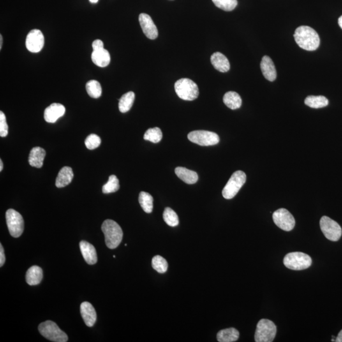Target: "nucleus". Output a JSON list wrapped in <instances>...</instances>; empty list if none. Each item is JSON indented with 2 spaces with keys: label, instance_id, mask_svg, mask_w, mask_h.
Listing matches in <instances>:
<instances>
[{
  "label": "nucleus",
  "instance_id": "obj_4",
  "mask_svg": "<svg viewBox=\"0 0 342 342\" xmlns=\"http://www.w3.org/2000/svg\"><path fill=\"white\" fill-rule=\"evenodd\" d=\"M39 333L45 338L54 342H66L68 336L54 321H47L39 325Z\"/></svg>",
  "mask_w": 342,
  "mask_h": 342
},
{
  "label": "nucleus",
  "instance_id": "obj_28",
  "mask_svg": "<svg viewBox=\"0 0 342 342\" xmlns=\"http://www.w3.org/2000/svg\"><path fill=\"white\" fill-rule=\"evenodd\" d=\"M139 202L141 207L146 213H151L154 207V198L149 193L142 191L139 195Z\"/></svg>",
  "mask_w": 342,
  "mask_h": 342
},
{
  "label": "nucleus",
  "instance_id": "obj_27",
  "mask_svg": "<svg viewBox=\"0 0 342 342\" xmlns=\"http://www.w3.org/2000/svg\"><path fill=\"white\" fill-rule=\"evenodd\" d=\"M308 107L313 108H321L327 107L329 101L324 96H309L304 101Z\"/></svg>",
  "mask_w": 342,
  "mask_h": 342
},
{
  "label": "nucleus",
  "instance_id": "obj_16",
  "mask_svg": "<svg viewBox=\"0 0 342 342\" xmlns=\"http://www.w3.org/2000/svg\"><path fill=\"white\" fill-rule=\"evenodd\" d=\"M260 69L263 76L267 80L272 82L276 80L277 77L276 68L271 58L267 55L262 57V61L260 62Z\"/></svg>",
  "mask_w": 342,
  "mask_h": 342
},
{
  "label": "nucleus",
  "instance_id": "obj_15",
  "mask_svg": "<svg viewBox=\"0 0 342 342\" xmlns=\"http://www.w3.org/2000/svg\"><path fill=\"white\" fill-rule=\"evenodd\" d=\"M80 311L85 324L89 327H93L96 321V313L93 306L89 302H83L81 304Z\"/></svg>",
  "mask_w": 342,
  "mask_h": 342
},
{
  "label": "nucleus",
  "instance_id": "obj_10",
  "mask_svg": "<svg viewBox=\"0 0 342 342\" xmlns=\"http://www.w3.org/2000/svg\"><path fill=\"white\" fill-rule=\"evenodd\" d=\"M188 138L190 142L200 146H212L218 144L219 137L216 133L210 131L198 130L189 133Z\"/></svg>",
  "mask_w": 342,
  "mask_h": 342
},
{
  "label": "nucleus",
  "instance_id": "obj_30",
  "mask_svg": "<svg viewBox=\"0 0 342 342\" xmlns=\"http://www.w3.org/2000/svg\"><path fill=\"white\" fill-rule=\"evenodd\" d=\"M163 218L166 223L171 227H175L179 225L178 216L174 210L170 207L166 208L164 210Z\"/></svg>",
  "mask_w": 342,
  "mask_h": 342
},
{
  "label": "nucleus",
  "instance_id": "obj_39",
  "mask_svg": "<svg viewBox=\"0 0 342 342\" xmlns=\"http://www.w3.org/2000/svg\"><path fill=\"white\" fill-rule=\"evenodd\" d=\"M335 342H342V330L340 332L338 336H337Z\"/></svg>",
  "mask_w": 342,
  "mask_h": 342
},
{
  "label": "nucleus",
  "instance_id": "obj_3",
  "mask_svg": "<svg viewBox=\"0 0 342 342\" xmlns=\"http://www.w3.org/2000/svg\"><path fill=\"white\" fill-rule=\"evenodd\" d=\"M175 93L182 100L193 101L199 95L197 85L188 78L180 79L174 85Z\"/></svg>",
  "mask_w": 342,
  "mask_h": 342
},
{
  "label": "nucleus",
  "instance_id": "obj_6",
  "mask_svg": "<svg viewBox=\"0 0 342 342\" xmlns=\"http://www.w3.org/2000/svg\"><path fill=\"white\" fill-rule=\"evenodd\" d=\"M247 176L246 173L242 171H236L223 189V196L226 199H232L239 193L240 189L246 183Z\"/></svg>",
  "mask_w": 342,
  "mask_h": 342
},
{
  "label": "nucleus",
  "instance_id": "obj_29",
  "mask_svg": "<svg viewBox=\"0 0 342 342\" xmlns=\"http://www.w3.org/2000/svg\"><path fill=\"white\" fill-rule=\"evenodd\" d=\"M86 89L87 93L93 98H98L101 95V85L100 83L97 82L96 80H91L86 83Z\"/></svg>",
  "mask_w": 342,
  "mask_h": 342
},
{
  "label": "nucleus",
  "instance_id": "obj_25",
  "mask_svg": "<svg viewBox=\"0 0 342 342\" xmlns=\"http://www.w3.org/2000/svg\"><path fill=\"white\" fill-rule=\"evenodd\" d=\"M240 336L239 332L234 328L222 330L217 335V339L219 342H233L238 341Z\"/></svg>",
  "mask_w": 342,
  "mask_h": 342
},
{
  "label": "nucleus",
  "instance_id": "obj_31",
  "mask_svg": "<svg viewBox=\"0 0 342 342\" xmlns=\"http://www.w3.org/2000/svg\"><path fill=\"white\" fill-rule=\"evenodd\" d=\"M119 181L116 175H111L107 183L104 184L102 191L105 194L114 193L119 190Z\"/></svg>",
  "mask_w": 342,
  "mask_h": 342
},
{
  "label": "nucleus",
  "instance_id": "obj_8",
  "mask_svg": "<svg viewBox=\"0 0 342 342\" xmlns=\"http://www.w3.org/2000/svg\"><path fill=\"white\" fill-rule=\"evenodd\" d=\"M6 225L11 237H20L24 232V223L21 214L13 209H8L6 212Z\"/></svg>",
  "mask_w": 342,
  "mask_h": 342
},
{
  "label": "nucleus",
  "instance_id": "obj_35",
  "mask_svg": "<svg viewBox=\"0 0 342 342\" xmlns=\"http://www.w3.org/2000/svg\"><path fill=\"white\" fill-rule=\"evenodd\" d=\"M101 144V139L98 135L91 134L89 135L85 140V145L89 150H94L100 146Z\"/></svg>",
  "mask_w": 342,
  "mask_h": 342
},
{
  "label": "nucleus",
  "instance_id": "obj_9",
  "mask_svg": "<svg viewBox=\"0 0 342 342\" xmlns=\"http://www.w3.org/2000/svg\"><path fill=\"white\" fill-rule=\"evenodd\" d=\"M320 228L327 239L332 242L339 241L342 234L341 226L329 217L323 216L320 220Z\"/></svg>",
  "mask_w": 342,
  "mask_h": 342
},
{
  "label": "nucleus",
  "instance_id": "obj_19",
  "mask_svg": "<svg viewBox=\"0 0 342 342\" xmlns=\"http://www.w3.org/2000/svg\"><path fill=\"white\" fill-rule=\"evenodd\" d=\"M74 177L73 171L70 167H64L60 171L57 175L55 185L57 188H64L69 185L73 181Z\"/></svg>",
  "mask_w": 342,
  "mask_h": 342
},
{
  "label": "nucleus",
  "instance_id": "obj_11",
  "mask_svg": "<svg viewBox=\"0 0 342 342\" xmlns=\"http://www.w3.org/2000/svg\"><path fill=\"white\" fill-rule=\"evenodd\" d=\"M275 225L285 232H290L295 227V220L292 214L285 209H279L272 214Z\"/></svg>",
  "mask_w": 342,
  "mask_h": 342
},
{
  "label": "nucleus",
  "instance_id": "obj_34",
  "mask_svg": "<svg viewBox=\"0 0 342 342\" xmlns=\"http://www.w3.org/2000/svg\"><path fill=\"white\" fill-rule=\"evenodd\" d=\"M212 1L217 7L226 11L234 10L238 4L237 0H212Z\"/></svg>",
  "mask_w": 342,
  "mask_h": 342
},
{
  "label": "nucleus",
  "instance_id": "obj_12",
  "mask_svg": "<svg viewBox=\"0 0 342 342\" xmlns=\"http://www.w3.org/2000/svg\"><path fill=\"white\" fill-rule=\"evenodd\" d=\"M45 38L40 30L33 29L27 34L25 45L31 53H38L44 47Z\"/></svg>",
  "mask_w": 342,
  "mask_h": 342
},
{
  "label": "nucleus",
  "instance_id": "obj_22",
  "mask_svg": "<svg viewBox=\"0 0 342 342\" xmlns=\"http://www.w3.org/2000/svg\"><path fill=\"white\" fill-rule=\"evenodd\" d=\"M43 277V270L38 265H33L26 272V282L31 286L37 285L41 283Z\"/></svg>",
  "mask_w": 342,
  "mask_h": 342
},
{
  "label": "nucleus",
  "instance_id": "obj_40",
  "mask_svg": "<svg viewBox=\"0 0 342 342\" xmlns=\"http://www.w3.org/2000/svg\"><path fill=\"white\" fill-rule=\"evenodd\" d=\"M2 45H3V37L0 36V50H1Z\"/></svg>",
  "mask_w": 342,
  "mask_h": 342
},
{
  "label": "nucleus",
  "instance_id": "obj_41",
  "mask_svg": "<svg viewBox=\"0 0 342 342\" xmlns=\"http://www.w3.org/2000/svg\"><path fill=\"white\" fill-rule=\"evenodd\" d=\"M339 24L342 29V15L339 18Z\"/></svg>",
  "mask_w": 342,
  "mask_h": 342
},
{
  "label": "nucleus",
  "instance_id": "obj_26",
  "mask_svg": "<svg viewBox=\"0 0 342 342\" xmlns=\"http://www.w3.org/2000/svg\"><path fill=\"white\" fill-rule=\"evenodd\" d=\"M135 94L133 91L125 93L120 98L119 109L122 113H126L130 110L135 101Z\"/></svg>",
  "mask_w": 342,
  "mask_h": 342
},
{
  "label": "nucleus",
  "instance_id": "obj_42",
  "mask_svg": "<svg viewBox=\"0 0 342 342\" xmlns=\"http://www.w3.org/2000/svg\"><path fill=\"white\" fill-rule=\"evenodd\" d=\"M3 161H2L1 159L0 160V171H1L3 170Z\"/></svg>",
  "mask_w": 342,
  "mask_h": 342
},
{
  "label": "nucleus",
  "instance_id": "obj_18",
  "mask_svg": "<svg viewBox=\"0 0 342 342\" xmlns=\"http://www.w3.org/2000/svg\"><path fill=\"white\" fill-rule=\"evenodd\" d=\"M210 61L214 68L221 73H226L230 69V64L227 57L220 52H216L210 57Z\"/></svg>",
  "mask_w": 342,
  "mask_h": 342
},
{
  "label": "nucleus",
  "instance_id": "obj_36",
  "mask_svg": "<svg viewBox=\"0 0 342 342\" xmlns=\"http://www.w3.org/2000/svg\"><path fill=\"white\" fill-rule=\"evenodd\" d=\"M8 134V126L6 122V116L4 113L0 112V136L5 137Z\"/></svg>",
  "mask_w": 342,
  "mask_h": 342
},
{
  "label": "nucleus",
  "instance_id": "obj_14",
  "mask_svg": "<svg viewBox=\"0 0 342 342\" xmlns=\"http://www.w3.org/2000/svg\"><path fill=\"white\" fill-rule=\"evenodd\" d=\"M66 112V108L61 103H52L46 108L44 112V118L48 123H55L57 120L63 116Z\"/></svg>",
  "mask_w": 342,
  "mask_h": 342
},
{
  "label": "nucleus",
  "instance_id": "obj_37",
  "mask_svg": "<svg viewBox=\"0 0 342 342\" xmlns=\"http://www.w3.org/2000/svg\"><path fill=\"white\" fill-rule=\"evenodd\" d=\"M92 47H93V51L103 49V48H104L103 43L102 41L100 40V39H96V40L94 41L93 44H92Z\"/></svg>",
  "mask_w": 342,
  "mask_h": 342
},
{
  "label": "nucleus",
  "instance_id": "obj_5",
  "mask_svg": "<svg viewBox=\"0 0 342 342\" xmlns=\"http://www.w3.org/2000/svg\"><path fill=\"white\" fill-rule=\"evenodd\" d=\"M283 263L288 269L300 271L306 269L311 266L312 258L306 254L296 252L286 255L283 259Z\"/></svg>",
  "mask_w": 342,
  "mask_h": 342
},
{
  "label": "nucleus",
  "instance_id": "obj_17",
  "mask_svg": "<svg viewBox=\"0 0 342 342\" xmlns=\"http://www.w3.org/2000/svg\"><path fill=\"white\" fill-rule=\"evenodd\" d=\"M81 252L86 262L89 265L95 264L98 261L95 248L91 244L86 241H82L80 244Z\"/></svg>",
  "mask_w": 342,
  "mask_h": 342
},
{
  "label": "nucleus",
  "instance_id": "obj_1",
  "mask_svg": "<svg viewBox=\"0 0 342 342\" xmlns=\"http://www.w3.org/2000/svg\"><path fill=\"white\" fill-rule=\"evenodd\" d=\"M294 38L297 45L307 51L317 50L320 45V38L317 32L309 26H300L295 30Z\"/></svg>",
  "mask_w": 342,
  "mask_h": 342
},
{
  "label": "nucleus",
  "instance_id": "obj_21",
  "mask_svg": "<svg viewBox=\"0 0 342 342\" xmlns=\"http://www.w3.org/2000/svg\"><path fill=\"white\" fill-rule=\"evenodd\" d=\"M91 59L96 66L100 68H105L110 62V55L107 50L101 49L93 51L91 55Z\"/></svg>",
  "mask_w": 342,
  "mask_h": 342
},
{
  "label": "nucleus",
  "instance_id": "obj_13",
  "mask_svg": "<svg viewBox=\"0 0 342 342\" xmlns=\"http://www.w3.org/2000/svg\"><path fill=\"white\" fill-rule=\"evenodd\" d=\"M139 22L143 33L150 39H155L158 37V29L155 25L153 20L147 13H141Z\"/></svg>",
  "mask_w": 342,
  "mask_h": 342
},
{
  "label": "nucleus",
  "instance_id": "obj_32",
  "mask_svg": "<svg viewBox=\"0 0 342 342\" xmlns=\"http://www.w3.org/2000/svg\"><path fill=\"white\" fill-rule=\"evenodd\" d=\"M152 265L156 271L161 274L167 271L168 268L167 260L161 256H154L152 260Z\"/></svg>",
  "mask_w": 342,
  "mask_h": 342
},
{
  "label": "nucleus",
  "instance_id": "obj_2",
  "mask_svg": "<svg viewBox=\"0 0 342 342\" xmlns=\"http://www.w3.org/2000/svg\"><path fill=\"white\" fill-rule=\"evenodd\" d=\"M101 230L105 235V244L110 249H116L123 238V232L116 222L107 219L101 226Z\"/></svg>",
  "mask_w": 342,
  "mask_h": 342
},
{
  "label": "nucleus",
  "instance_id": "obj_24",
  "mask_svg": "<svg viewBox=\"0 0 342 342\" xmlns=\"http://www.w3.org/2000/svg\"><path fill=\"white\" fill-rule=\"evenodd\" d=\"M224 103L232 110L241 107L242 100L239 94L235 91H229L223 97Z\"/></svg>",
  "mask_w": 342,
  "mask_h": 342
},
{
  "label": "nucleus",
  "instance_id": "obj_23",
  "mask_svg": "<svg viewBox=\"0 0 342 342\" xmlns=\"http://www.w3.org/2000/svg\"><path fill=\"white\" fill-rule=\"evenodd\" d=\"M175 173L179 179L186 182V184H195L198 179L197 173L185 168L178 167L175 168Z\"/></svg>",
  "mask_w": 342,
  "mask_h": 342
},
{
  "label": "nucleus",
  "instance_id": "obj_43",
  "mask_svg": "<svg viewBox=\"0 0 342 342\" xmlns=\"http://www.w3.org/2000/svg\"><path fill=\"white\" fill-rule=\"evenodd\" d=\"M89 1L92 3H96L98 1V0H89Z\"/></svg>",
  "mask_w": 342,
  "mask_h": 342
},
{
  "label": "nucleus",
  "instance_id": "obj_20",
  "mask_svg": "<svg viewBox=\"0 0 342 342\" xmlns=\"http://www.w3.org/2000/svg\"><path fill=\"white\" fill-rule=\"evenodd\" d=\"M46 152L45 150L39 147H34L30 152L29 163L32 167L42 168Z\"/></svg>",
  "mask_w": 342,
  "mask_h": 342
},
{
  "label": "nucleus",
  "instance_id": "obj_38",
  "mask_svg": "<svg viewBox=\"0 0 342 342\" xmlns=\"http://www.w3.org/2000/svg\"><path fill=\"white\" fill-rule=\"evenodd\" d=\"M5 262V256H4V249L1 244H0V267L3 266Z\"/></svg>",
  "mask_w": 342,
  "mask_h": 342
},
{
  "label": "nucleus",
  "instance_id": "obj_7",
  "mask_svg": "<svg viewBox=\"0 0 342 342\" xmlns=\"http://www.w3.org/2000/svg\"><path fill=\"white\" fill-rule=\"evenodd\" d=\"M277 328L272 321L262 319L256 325L255 334L256 342H271L276 337Z\"/></svg>",
  "mask_w": 342,
  "mask_h": 342
},
{
  "label": "nucleus",
  "instance_id": "obj_33",
  "mask_svg": "<svg viewBox=\"0 0 342 342\" xmlns=\"http://www.w3.org/2000/svg\"><path fill=\"white\" fill-rule=\"evenodd\" d=\"M144 139L150 141L152 143H157L160 142L163 138V133L160 128H154L148 129L145 133Z\"/></svg>",
  "mask_w": 342,
  "mask_h": 342
}]
</instances>
